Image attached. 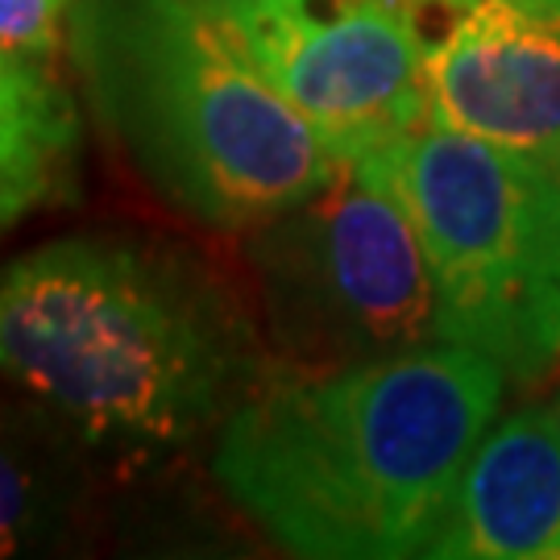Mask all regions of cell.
Returning a JSON list of instances; mask_svg holds the SVG:
<instances>
[{
  "mask_svg": "<svg viewBox=\"0 0 560 560\" xmlns=\"http://www.w3.org/2000/svg\"><path fill=\"white\" fill-rule=\"evenodd\" d=\"M506 382L444 340L337 370L275 365L221 423L212 478L291 557H428Z\"/></svg>",
  "mask_w": 560,
  "mask_h": 560,
  "instance_id": "2",
  "label": "cell"
},
{
  "mask_svg": "<svg viewBox=\"0 0 560 560\" xmlns=\"http://www.w3.org/2000/svg\"><path fill=\"white\" fill-rule=\"evenodd\" d=\"M75 0H0V50L55 62L67 55V21Z\"/></svg>",
  "mask_w": 560,
  "mask_h": 560,
  "instance_id": "11",
  "label": "cell"
},
{
  "mask_svg": "<svg viewBox=\"0 0 560 560\" xmlns=\"http://www.w3.org/2000/svg\"><path fill=\"white\" fill-rule=\"evenodd\" d=\"M67 59L145 187L208 229L254 233L345 162L217 0H75Z\"/></svg>",
  "mask_w": 560,
  "mask_h": 560,
  "instance_id": "3",
  "label": "cell"
},
{
  "mask_svg": "<svg viewBox=\"0 0 560 560\" xmlns=\"http://www.w3.org/2000/svg\"><path fill=\"white\" fill-rule=\"evenodd\" d=\"M92 460L67 423L0 378V557L50 552L80 532Z\"/></svg>",
  "mask_w": 560,
  "mask_h": 560,
  "instance_id": "9",
  "label": "cell"
},
{
  "mask_svg": "<svg viewBox=\"0 0 560 560\" xmlns=\"http://www.w3.org/2000/svg\"><path fill=\"white\" fill-rule=\"evenodd\" d=\"M80 159V108L55 62L0 50V237L67 196Z\"/></svg>",
  "mask_w": 560,
  "mask_h": 560,
  "instance_id": "10",
  "label": "cell"
},
{
  "mask_svg": "<svg viewBox=\"0 0 560 560\" xmlns=\"http://www.w3.org/2000/svg\"><path fill=\"white\" fill-rule=\"evenodd\" d=\"M428 560H560V423L536 402L486 428L460 465Z\"/></svg>",
  "mask_w": 560,
  "mask_h": 560,
  "instance_id": "8",
  "label": "cell"
},
{
  "mask_svg": "<svg viewBox=\"0 0 560 560\" xmlns=\"http://www.w3.org/2000/svg\"><path fill=\"white\" fill-rule=\"evenodd\" d=\"M266 374L237 295L166 241L80 233L0 261V378L113 465L217 436Z\"/></svg>",
  "mask_w": 560,
  "mask_h": 560,
  "instance_id": "1",
  "label": "cell"
},
{
  "mask_svg": "<svg viewBox=\"0 0 560 560\" xmlns=\"http://www.w3.org/2000/svg\"><path fill=\"white\" fill-rule=\"evenodd\" d=\"M552 416H557V423H560V395H557V402H552Z\"/></svg>",
  "mask_w": 560,
  "mask_h": 560,
  "instance_id": "13",
  "label": "cell"
},
{
  "mask_svg": "<svg viewBox=\"0 0 560 560\" xmlns=\"http://www.w3.org/2000/svg\"><path fill=\"white\" fill-rule=\"evenodd\" d=\"M420 9H428V13H436V9H457V4H469V0H416Z\"/></svg>",
  "mask_w": 560,
  "mask_h": 560,
  "instance_id": "12",
  "label": "cell"
},
{
  "mask_svg": "<svg viewBox=\"0 0 560 560\" xmlns=\"http://www.w3.org/2000/svg\"><path fill=\"white\" fill-rule=\"evenodd\" d=\"M423 83L428 125L560 175V0H469L428 13Z\"/></svg>",
  "mask_w": 560,
  "mask_h": 560,
  "instance_id": "7",
  "label": "cell"
},
{
  "mask_svg": "<svg viewBox=\"0 0 560 560\" xmlns=\"http://www.w3.org/2000/svg\"><path fill=\"white\" fill-rule=\"evenodd\" d=\"M266 80L345 159L428 125L416 0H217Z\"/></svg>",
  "mask_w": 560,
  "mask_h": 560,
  "instance_id": "6",
  "label": "cell"
},
{
  "mask_svg": "<svg viewBox=\"0 0 560 560\" xmlns=\"http://www.w3.org/2000/svg\"><path fill=\"white\" fill-rule=\"evenodd\" d=\"M420 229L444 345L511 382L560 365V175L536 159L420 125L365 150Z\"/></svg>",
  "mask_w": 560,
  "mask_h": 560,
  "instance_id": "4",
  "label": "cell"
},
{
  "mask_svg": "<svg viewBox=\"0 0 560 560\" xmlns=\"http://www.w3.org/2000/svg\"><path fill=\"white\" fill-rule=\"evenodd\" d=\"M245 237L279 370H337L441 340L420 229L365 154Z\"/></svg>",
  "mask_w": 560,
  "mask_h": 560,
  "instance_id": "5",
  "label": "cell"
}]
</instances>
